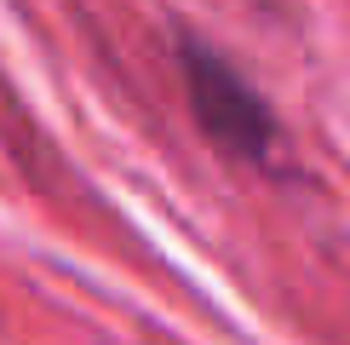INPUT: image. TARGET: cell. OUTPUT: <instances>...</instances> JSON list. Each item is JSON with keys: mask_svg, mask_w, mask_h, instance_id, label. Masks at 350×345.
Segmentation results:
<instances>
[{"mask_svg": "<svg viewBox=\"0 0 350 345\" xmlns=\"http://www.w3.org/2000/svg\"><path fill=\"white\" fill-rule=\"evenodd\" d=\"M178 69H184V92H189L201 133L236 162H270L282 133H275V115L258 98V86L218 47H207L196 35H178Z\"/></svg>", "mask_w": 350, "mask_h": 345, "instance_id": "cell-1", "label": "cell"}]
</instances>
